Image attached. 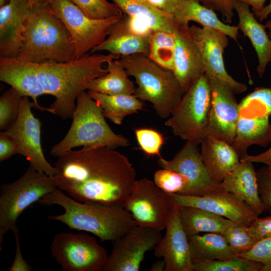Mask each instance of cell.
Masks as SVG:
<instances>
[{
    "label": "cell",
    "instance_id": "obj_1",
    "mask_svg": "<svg viewBox=\"0 0 271 271\" xmlns=\"http://www.w3.org/2000/svg\"><path fill=\"white\" fill-rule=\"evenodd\" d=\"M54 167L57 188L80 202L122 205L137 180L127 157L105 147L70 150Z\"/></svg>",
    "mask_w": 271,
    "mask_h": 271
},
{
    "label": "cell",
    "instance_id": "obj_2",
    "mask_svg": "<svg viewBox=\"0 0 271 271\" xmlns=\"http://www.w3.org/2000/svg\"><path fill=\"white\" fill-rule=\"evenodd\" d=\"M120 56L88 53L66 62L32 63L45 94L55 97L49 107L62 119L72 118L76 99L93 80L106 74L102 64Z\"/></svg>",
    "mask_w": 271,
    "mask_h": 271
},
{
    "label": "cell",
    "instance_id": "obj_3",
    "mask_svg": "<svg viewBox=\"0 0 271 271\" xmlns=\"http://www.w3.org/2000/svg\"><path fill=\"white\" fill-rule=\"evenodd\" d=\"M39 202L41 205L62 207L63 214L48 218L71 229L91 233L101 241L113 242L137 226L122 205L78 201L58 188L44 196Z\"/></svg>",
    "mask_w": 271,
    "mask_h": 271
},
{
    "label": "cell",
    "instance_id": "obj_4",
    "mask_svg": "<svg viewBox=\"0 0 271 271\" xmlns=\"http://www.w3.org/2000/svg\"><path fill=\"white\" fill-rule=\"evenodd\" d=\"M75 51L70 33L49 5L34 8L25 22L22 49L15 58L32 63L66 62L75 59Z\"/></svg>",
    "mask_w": 271,
    "mask_h": 271
},
{
    "label": "cell",
    "instance_id": "obj_5",
    "mask_svg": "<svg viewBox=\"0 0 271 271\" xmlns=\"http://www.w3.org/2000/svg\"><path fill=\"white\" fill-rule=\"evenodd\" d=\"M119 62L137 85L133 95L153 105L161 118L170 116L183 92L173 71L159 65L143 54L120 56Z\"/></svg>",
    "mask_w": 271,
    "mask_h": 271
},
{
    "label": "cell",
    "instance_id": "obj_6",
    "mask_svg": "<svg viewBox=\"0 0 271 271\" xmlns=\"http://www.w3.org/2000/svg\"><path fill=\"white\" fill-rule=\"evenodd\" d=\"M100 106L87 92L80 93L72 117L71 125L63 139L54 146L51 154L60 157L78 147H105L115 149L127 147L129 141L115 133L105 120Z\"/></svg>",
    "mask_w": 271,
    "mask_h": 271
},
{
    "label": "cell",
    "instance_id": "obj_7",
    "mask_svg": "<svg viewBox=\"0 0 271 271\" xmlns=\"http://www.w3.org/2000/svg\"><path fill=\"white\" fill-rule=\"evenodd\" d=\"M57 188L54 176L38 172L30 165L16 181L4 184L0 193V250L9 231L19 232L17 221L29 206Z\"/></svg>",
    "mask_w": 271,
    "mask_h": 271
},
{
    "label": "cell",
    "instance_id": "obj_8",
    "mask_svg": "<svg viewBox=\"0 0 271 271\" xmlns=\"http://www.w3.org/2000/svg\"><path fill=\"white\" fill-rule=\"evenodd\" d=\"M211 100L210 80L204 73L183 93L165 125L175 136L199 145L207 137Z\"/></svg>",
    "mask_w": 271,
    "mask_h": 271
},
{
    "label": "cell",
    "instance_id": "obj_9",
    "mask_svg": "<svg viewBox=\"0 0 271 271\" xmlns=\"http://www.w3.org/2000/svg\"><path fill=\"white\" fill-rule=\"evenodd\" d=\"M239 114L232 144L241 159L252 145L266 147L271 142V88L259 87L239 103Z\"/></svg>",
    "mask_w": 271,
    "mask_h": 271
},
{
    "label": "cell",
    "instance_id": "obj_10",
    "mask_svg": "<svg viewBox=\"0 0 271 271\" xmlns=\"http://www.w3.org/2000/svg\"><path fill=\"white\" fill-rule=\"evenodd\" d=\"M50 250L64 271H102L108 255L94 237L83 233L57 234Z\"/></svg>",
    "mask_w": 271,
    "mask_h": 271
},
{
    "label": "cell",
    "instance_id": "obj_11",
    "mask_svg": "<svg viewBox=\"0 0 271 271\" xmlns=\"http://www.w3.org/2000/svg\"><path fill=\"white\" fill-rule=\"evenodd\" d=\"M49 7L70 33L75 47V59L101 43L106 38L110 27L123 16L92 19L70 0H51Z\"/></svg>",
    "mask_w": 271,
    "mask_h": 271
},
{
    "label": "cell",
    "instance_id": "obj_12",
    "mask_svg": "<svg viewBox=\"0 0 271 271\" xmlns=\"http://www.w3.org/2000/svg\"><path fill=\"white\" fill-rule=\"evenodd\" d=\"M137 226L165 229L171 206L167 193L147 178L137 180L122 204Z\"/></svg>",
    "mask_w": 271,
    "mask_h": 271
},
{
    "label": "cell",
    "instance_id": "obj_13",
    "mask_svg": "<svg viewBox=\"0 0 271 271\" xmlns=\"http://www.w3.org/2000/svg\"><path fill=\"white\" fill-rule=\"evenodd\" d=\"M23 96L16 120L5 132L16 142L20 154L38 172L54 176L55 169L46 159L41 142V122L33 114V101Z\"/></svg>",
    "mask_w": 271,
    "mask_h": 271
},
{
    "label": "cell",
    "instance_id": "obj_14",
    "mask_svg": "<svg viewBox=\"0 0 271 271\" xmlns=\"http://www.w3.org/2000/svg\"><path fill=\"white\" fill-rule=\"evenodd\" d=\"M161 231L137 226L113 241L102 271H139L146 253L162 238Z\"/></svg>",
    "mask_w": 271,
    "mask_h": 271
},
{
    "label": "cell",
    "instance_id": "obj_15",
    "mask_svg": "<svg viewBox=\"0 0 271 271\" xmlns=\"http://www.w3.org/2000/svg\"><path fill=\"white\" fill-rule=\"evenodd\" d=\"M189 29L200 50L205 73L209 77H215L224 82L235 94L245 92L247 85L235 80L225 67L223 54L228 45V36L222 32L194 25L190 26Z\"/></svg>",
    "mask_w": 271,
    "mask_h": 271
},
{
    "label": "cell",
    "instance_id": "obj_16",
    "mask_svg": "<svg viewBox=\"0 0 271 271\" xmlns=\"http://www.w3.org/2000/svg\"><path fill=\"white\" fill-rule=\"evenodd\" d=\"M209 78L211 100L207 137L224 141L232 145L239 117V103L235 93L226 84L215 77Z\"/></svg>",
    "mask_w": 271,
    "mask_h": 271
},
{
    "label": "cell",
    "instance_id": "obj_17",
    "mask_svg": "<svg viewBox=\"0 0 271 271\" xmlns=\"http://www.w3.org/2000/svg\"><path fill=\"white\" fill-rule=\"evenodd\" d=\"M171 201L166 232L154 248V254L165 260V271H193L189 242L181 221L179 205Z\"/></svg>",
    "mask_w": 271,
    "mask_h": 271
},
{
    "label": "cell",
    "instance_id": "obj_18",
    "mask_svg": "<svg viewBox=\"0 0 271 271\" xmlns=\"http://www.w3.org/2000/svg\"><path fill=\"white\" fill-rule=\"evenodd\" d=\"M198 146L186 142L172 159L159 158L158 164L161 168L174 171L186 177L190 182L191 196H202L224 190L220 184L215 182L208 174Z\"/></svg>",
    "mask_w": 271,
    "mask_h": 271
},
{
    "label": "cell",
    "instance_id": "obj_19",
    "mask_svg": "<svg viewBox=\"0 0 271 271\" xmlns=\"http://www.w3.org/2000/svg\"><path fill=\"white\" fill-rule=\"evenodd\" d=\"M167 194L179 205L199 208L247 226L259 216L245 203L225 190L202 196Z\"/></svg>",
    "mask_w": 271,
    "mask_h": 271
},
{
    "label": "cell",
    "instance_id": "obj_20",
    "mask_svg": "<svg viewBox=\"0 0 271 271\" xmlns=\"http://www.w3.org/2000/svg\"><path fill=\"white\" fill-rule=\"evenodd\" d=\"M189 25L178 24L175 38L173 71L183 93L205 73L200 50L193 39Z\"/></svg>",
    "mask_w": 271,
    "mask_h": 271
},
{
    "label": "cell",
    "instance_id": "obj_21",
    "mask_svg": "<svg viewBox=\"0 0 271 271\" xmlns=\"http://www.w3.org/2000/svg\"><path fill=\"white\" fill-rule=\"evenodd\" d=\"M34 8L28 0H10L0 8V58L18 57L22 47L24 23Z\"/></svg>",
    "mask_w": 271,
    "mask_h": 271
},
{
    "label": "cell",
    "instance_id": "obj_22",
    "mask_svg": "<svg viewBox=\"0 0 271 271\" xmlns=\"http://www.w3.org/2000/svg\"><path fill=\"white\" fill-rule=\"evenodd\" d=\"M0 80L16 89L23 96L31 97L34 108L54 114L52 109L38 103V98L45 93L31 63L15 58H0Z\"/></svg>",
    "mask_w": 271,
    "mask_h": 271
},
{
    "label": "cell",
    "instance_id": "obj_23",
    "mask_svg": "<svg viewBox=\"0 0 271 271\" xmlns=\"http://www.w3.org/2000/svg\"><path fill=\"white\" fill-rule=\"evenodd\" d=\"M223 189L245 203L258 215L265 211L253 163L240 161L220 183Z\"/></svg>",
    "mask_w": 271,
    "mask_h": 271
},
{
    "label": "cell",
    "instance_id": "obj_24",
    "mask_svg": "<svg viewBox=\"0 0 271 271\" xmlns=\"http://www.w3.org/2000/svg\"><path fill=\"white\" fill-rule=\"evenodd\" d=\"M150 35H139L131 31L126 16L123 14L122 17L110 27L106 38L94 47L90 53L106 51L120 56L135 54H143L148 56Z\"/></svg>",
    "mask_w": 271,
    "mask_h": 271
},
{
    "label": "cell",
    "instance_id": "obj_25",
    "mask_svg": "<svg viewBox=\"0 0 271 271\" xmlns=\"http://www.w3.org/2000/svg\"><path fill=\"white\" fill-rule=\"evenodd\" d=\"M200 144V157L206 170L220 184L240 163L238 154L231 145L212 137H206Z\"/></svg>",
    "mask_w": 271,
    "mask_h": 271
},
{
    "label": "cell",
    "instance_id": "obj_26",
    "mask_svg": "<svg viewBox=\"0 0 271 271\" xmlns=\"http://www.w3.org/2000/svg\"><path fill=\"white\" fill-rule=\"evenodd\" d=\"M249 7L245 3L237 1L235 6L239 20L237 26L250 40L256 52L258 60L256 70L259 77H261L267 64L271 63V40L266 32L265 25L257 21Z\"/></svg>",
    "mask_w": 271,
    "mask_h": 271
},
{
    "label": "cell",
    "instance_id": "obj_27",
    "mask_svg": "<svg viewBox=\"0 0 271 271\" xmlns=\"http://www.w3.org/2000/svg\"><path fill=\"white\" fill-rule=\"evenodd\" d=\"M177 6L173 15L177 23L188 25L190 21L225 34L237 41L239 29L221 22L213 10L207 8L195 0H177Z\"/></svg>",
    "mask_w": 271,
    "mask_h": 271
},
{
    "label": "cell",
    "instance_id": "obj_28",
    "mask_svg": "<svg viewBox=\"0 0 271 271\" xmlns=\"http://www.w3.org/2000/svg\"><path fill=\"white\" fill-rule=\"evenodd\" d=\"M125 15L137 20L154 31L173 33L178 23L174 17L141 0H110Z\"/></svg>",
    "mask_w": 271,
    "mask_h": 271
},
{
    "label": "cell",
    "instance_id": "obj_29",
    "mask_svg": "<svg viewBox=\"0 0 271 271\" xmlns=\"http://www.w3.org/2000/svg\"><path fill=\"white\" fill-rule=\"evenodd\" d=\"M179 213L188 237L202 232L222 234L235 223L209 211L192 206L179 205Z\"/></svg>",
    "mask_w": 271,
    "mask_h": 271
},
{
    "label": "cell",
    "instance_id": "obj_30",
    "mask_svg": "<svg viewBox=\"0 0 271 271\" xmlns=\"http://www.w3.org/2000/svg\"><path fill=\"white\" fill-rule=\"evenodd\" d=\"M87 92L100 106L105 117L116 125L121 124L126 116L137 113L144 107L143 101L133 94L110 95L91 90Z\"/></svg>",
    "mask_w": 271,
    "mask_h": 271
},
{
    "label": "cell",
    "instance_id": "obj_31",
    "mask_svg": "<svg viewBox=\"0 0 271 271\" xmlns=\"http://www.w3.org/2000/svg\"><path fill=\"white\" fill-rule=\"evenodd\" d=\"M188 240L193 260L226 259L238 257L221 234H195L189 236Z\"/></svg>",
    "mask_w": 271,
    "mask_h": 271
},
{
    "label": "cell",
    "instance_id": "obj_32",
    "mask_svg": "<svg viewBox=\"0 0 271 271\" xmlns=\"http://www.w3.org/2000/svg\"><path fill=\"white\" fill-rule=\"evenodd\" d=\"M107 64V73L90 82L88 90L110 95L133 94L136 89L134 83L118 60H110Z\"/></svg>",
    "mask_w": 271,
    "mask_h": 271
},
{
    "label": "cell",
    "instance_id": "obj_33",
    "mask_svg": "<svg viewBox=\"0 0 271 271\" xmlns=\"http://www.w3.org/2000/svg\"><path fill=\"white\" fill-rule=\"evenodd\" d=\"M175 47L173 33L155 31L150 36L148 57L161 67L173 70Z\"/></svg>",
    "mask_w": 271,
    "mask_h": 271
},
{
    "label": "cell",
    "instance_id": "obj_34",
    "mask_svg": "<svg viewBox=\"0 0 271 271\" xmlns=\"http://www.w3.org/2000/svg\"><path fill=\"white\" fill-rule=\"evenodd\" d=\"M262 264L242 257L193 260V271H260Z\"/></svg>",
    "mask_w": 271,
    "mask_h": 271
},
{
    "label": "cell",
    "instance_id": "obj_35",
    "mask_svg": "<svg viewBox=\"0 0 271 271\" xmlns=\"http://www.w3.org/2000/svg\"><path fill=\"white\" fill-rule=\"evenodd\" d=\"M154 182L167 194L191 195L190 182L180 173L161 168L155 172Z\"/></svg>",
    "mask_w": 271,
    "mask_h": 271
},
{
    "label": "cell",
    "instance_id": "obj_36",
    "mask_svg": "<svg viewBox=\"0 0 271 271\" xmlns=\"http://www.w3.org/2000/svg\"><path fill=\"white\" fill-rule=\"evenodd\" d=\"M13 87L6 90L0 97V129L7 130L16 120L23 98Z\"/></svg>",
    "mask_w": 271,
    "mask_h": 271
},
{
    "label": "cell",
    "instance_id": "obj_37",
    "mask_svg": "<svg viewBox=\"0 0 271 271\" xmlns=\"http://www.w3.org/2000/svg\"><path fill=\"white\" fill-rule=\"evenodd\" d=\"M70 1L92 19L103 20L123 15L117 6L107 0Z\"/></svg>",
    "mask_w": 271,
    "mask_h": 271
},
{
    "label": "cell",
    "instance_id": "obj_38",
    "mask_svg": "<svg viewBox=\"0 0 271 271\" xmlns=\"http://www.w3.org/2000/svg\"><path fill=\"white\" fill-rule=\"evenodd\" d=\"M222 235L230 247L238 254L250 250L256 241L252 235L249 226L234 223Z\"/></svg>",
    "mask_w": 271,
    "mask_h": 271
},
{
    "label": "cell",
    "instance_id": "obj_39",
    "mask_svg": "<svg viewBox=\"0 0 271 271\" xmlns=\"http://www.w3.org/2000/svg\"><path fill=\"white\" fill-rule=\"evenodd\" d=\"M134 133L140 149L146 155L162 157L160 150L165 140L160 132L151 128H140L136 129Z\"/></svg>",
    "mask_w": 271,
    "mask_h": 271
},
{
    "label": "cell",
    "instance_id": "obj_40",
    "mask_svg": "<svg viewBox=\"0 0 271 271\" xmlns=\"http://www.w3.org/2000/svg\"><path fill=\"white\" fill-rule=\"evenodd\" d=\"M238 257L262 264L260 271H271V236L257 241L248 251Z\"/></svg>",
    "mask_w": 271,
    "mask_h": 271
},
{
    "label": "cell",
    "instance_id": "obj_41",
    "mask_svg": "<svg viewBox=\"0 0 271 271\" xmlns=\"http://www.w3.org/2000/svg\"><path fill=\"white\" fill-rule=\"evenodd\" d=\"M204 7L219 12L223 20L231 23L234 15L237 0H195Z\"/></svg>",
    "mask_w": 271,
    "mask_h": 271
},
{
    "label": "cell",
    "instance_id": "obj_42",
    "mask_svg": "<svg viewBox=\"0 0 271 271\" xmlns=\"http://www.w3.org/2000/svg\"><path fill=\"white\" fill-rule=\"evenodd\" d=\"M259 193L265 210L271 209V172L266 166L256 171Z\"/></svg>",
    "mask_w": 271,
    "mask_h": 271
},
{
    "label": "cell",
    "instance_id": "obj_43",
    "mask_svg": "<svg viewBox=\"0 0 271 271\" xmlns=\"http://www.w3.org/2000/svg\"><path fill=\"white\" fill-rule=\"evenodd\" d=\"M250 232L256 241L271 236V216L257 217L249 226Z\"/></svg>",
    "mask_w": 271,
    "mask_h": 271
},
{
    "label": "cell",
    "instance_id": "obj_44",
    "mask_svg": "<svg viewBox=\"0 0 271 271\" xmlns=\"http://www.w3.org/2000/svg\"><path fill=\"white\" fill-rule=\"evenodd\" d=\"M17 154H20V150L16 142L5 131H1L0 132V161H4Z\"/></svg>",
    "mask_w": 271,
    "mask_h": 271
},
{
    "label": "cell",
    "instance_id": "obj_45",
    "mask_svg": "<svg viewBox=\"0 0 271 271\" xmlns=\"http://www.w3.org/2000/svg\"><path fill=\"white\" fill-rule=\"evenodd\" d=\"M16 242V251L14 260L9 267V271H31L32 266L24 258L20 247L19 232L14 233Z\"/></svg>",
    "mask_w": 271,
    "mask_h": 271
},
{
    "label": "cell",
    "instance_id": "obj_46",
    "mask_svg": "<svg viewBox=\"0 0 271 271\" xmlns=\"http://www.w3.org/2000/svg\"><path fill=\"white\" fill-rule=\"evenodd\" d=\"M240 161H249L252 163H262L271 172V146L265 152L256 155H249L248 154L242 157Z\"/></svg>",
    "mask_w": 271,
    "mask_h": 271
},
{
    "label": "cell",
    "instance_id": "obj_47",
    "mask_svg": "<svg viewBox=\"0 0 271 271\" xmlns=\"http://www.w3.org/2000/svg\"><path fill=\"white\" fill-rule=\"evenodd\" d=\"M147 2L158 9L173 16L177 5V0H147Z\"/></svg>",
    "mask_w": 271,
    "mask_h": 271
},
{
    "label": "cell",
    "instance_id": "obj_48",
    "mask_svg": "<svg viewBox=\"0 0 271 271\" xmlns=\"http://www.w3.org/2000/svg\"><path fill=\"white\" fill-rule=\"evenodd\" d=\"M247 4L252 8L253 14L261 11L264 7V4L266 0H237Z\"/></svg>",
    "mask_w": 271,
    "mask_h": 271
},
{
    "label": "cell",
    "instance_id": "obj_49",
    "mask_svg": "<svg viewBox=\"0 0 271 271\" xmlns=\"http://www.w3.org/2000/svg\"><path fill=\"white\" fill-rule=\"evenodd\" d=\"M271 13V0L269 3L265 6L263 9L254 14L258 18L259 21H262L266 19L269 15Z\"/></svg>",
    "mask_w": 271,
    "mask_h": 271
},
{
    "label": "cell",
    "instance_id": "obj_50",
    "mask_svg": "<svg viewBox=\"0 0 271 271\" xmlns=\"http://www.w3.org/2000/svg\"><path fill=\"white\" fill-rule=\"evenodd\" d=\"M166 263L165 260L161 258L155 262L151 266V271H165Z\"/></svg>",
    "mask_w": 271,
    "mask_h": 271
},
{
    "label": "cell",
    "instance_id": "obj_51",
    "mask_svg": "<svg viewBox=\"0 0 271 271\" xmlns=\"http://www.w3.org/2000/svg\"><path fill=\"white\" fill-rule=\"evenodd\" d=\"M33 8H40L49 5L51 0H28Z\"/></svg>",
    "mask_w": 271,
    "mask_h": 271
},
{
    "label": "cell",
    "instance_id": "obj_52",
    "mask_svg": "<svg viewBox=\"0 0 271 271\" xmlns=\"http://www.w3.org/2000/svg\"><path fill=\"white\" fill-rule=\"evenodd\" d=\"M265 26L267 29L269 30V37L271 40V19L267 21L265 24Z\"/></svg>",
    "mask_w": 271,
    "mask_h": 271
},
{
    "label": "cell",
    "instance_id": "obj_53",
    "mask_svg": "<svg viewBox=\"0 0 271 271\" xmlns=\"http://www.w3.org/2000/svg\"><path fill=\"white\" fill-rule=\"evenodd\" d=\"M10 1V0H0V8L8 4Z\"/></svg>",
    "mask_w": 271,
    "mask_h": 271
},
{
    "label": "cell",
    "instance_id": "obj_54",
    "mask_svg": "<svg viewBox=\"0 0 271 271\" xmlns=\"http://www.w3.org/2000/svg\"><path fill=\"white\" fill-rule=\"evenodd\" d=\"M141 1H145V2L147 1V0H141Z\"/></svg>",
    "mask_w": 271,
    "mask_h": 271
}]
</instances>
